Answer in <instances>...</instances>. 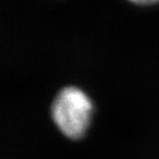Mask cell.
Listing matches in <instances>:
<instances>
[{"instance_id":"6da1fadb","label":"cell","mask_w":159,"mask_h":159,"mask_svg":"<svg viewBox=\"0 0 159 159\" xmlns=\"http://www.w3.org/2000/svg\"><path fill=\"white\" fill-rule=\"evenodd\" d=\"M92 103L84 91L67 86L57 92L51 104V117L63 135L79 139L85 135L91 121Z\"/></svg>"},{"instance_id":"7a4b0ae2","label":"cell","mask_w":159,"mask_h":159,"mask_svg":"<svg viewBox=\"0 0 159 159\" xmlns=\"http://www.w3.org/2000/svg\"><path fill=\"white\" fill-rule=\"evenodd\" d=\"M136 5H153L159 3V0H128Z\"/></svg>"}]
</instances>
